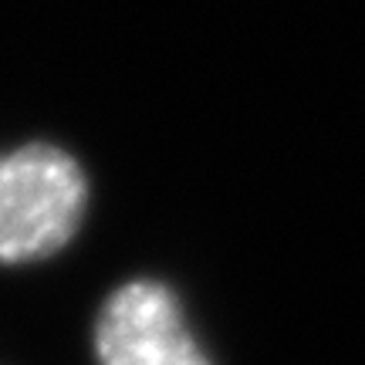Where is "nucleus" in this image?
Instances as JSON below:
<instances>
[{
  "instance_id": "nucleus-2",
  "label": "nucleus",
  "mask_w": 365,
  "mask_h": 365,
  "mask_svg": "<svg viewBox=\"0 0 365 365\" xmlns=\"http://www.w3.org/2000/svg\"><path fill=\"white\" fill-rule=\"evenodd\" d=\"M91 341L98 365H213L173 287L153 277L125 281L102 301Z\"/></svg>"
},
{
  "instance_id": "nucleus-1",
  "label": "nucleus",
  "mask_w": 365,
  "mask_h": 365,
  "mask_svg": "<svg viewBox=\"0 0 365 365\" xmlns=\"http://www.w3.org/2000/svg\"><path fill=\"white\" fill-rule=\"evenodd\" d=\"M88 180L78 159L51 143L0 153V264L44 261L78 234Z\"/></svg>"
}]
</instances>
